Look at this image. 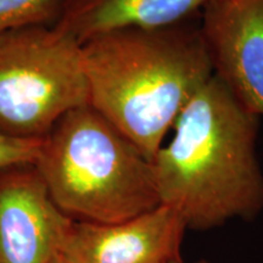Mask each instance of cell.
<instances>
[{
    "instance_id": "6da1fadb",
    "label": "cell",
    "mask_w": 263,
    "mask_h": 263,
    "mask_svg": "<svg viewBox=\"0 0 263 263\" xmlns=\"http://www.w3.org/2000/svg\"><path fill=\"white\" fill-rule=\"evenodd\" d=\"M258 128L259 116L213 76L179 115L173 138L153 161L161 203L176 210L188 229L254 221L263 210Z\"/></svg>"
},
{
    "instance_id": "7a4b0ae2",
    "label": "cell",
    "mask_w": 263,
    "mask_h": 263,
    "mask_svg": "<svg viewBox=\"0 0 263 263\" xmlns=\"http://www.w3.org/2000/svg\"><path fill=\"white\" fill-rule=\"evenodd\" d=\"M90 106L153 162L190 100L213 77L194 18L124 28L82 44Z\"/></svg>"
},
{
    "instance_id": "3957f363",
    "label": "cell",
    "mask_w": 263,
    "mask_h": 263,
    "mask_svg": "<svg viewBox=\"0 0 263 263\" xmlns=\"http://www.w3.org/2000/svg\"><path fill=\"white\" fill-rule=\"evenodd\" d=\"M34 166L55 205L76 222L115 224L161 205L153 162L90 105L55 124Z\"/></svg>"
},
{
    "instance_id": "277c9868",
    "label": "cell",
    "mask_w": 263,
    "mask_h": 263,
    "mask_svg": "<svg viewBox=\"0 0 263 263\" xmlns=\"http://www.w3.org/2000/svg\"><path fill=\"white\" fill-rule=\"evenodd\" d=\"M90 105L82 44L54 26L0 35V133L43 140L74 108Z\"/></svg>"
},
{
    "instance_id": "5b68a950",
    "label": "cell",
    "mask_w": 263,
    "mask_h": 263,
    "mask_svg": "<svg viewBox=\"0 0 263 263\" xmlns=\"http://www.w3.org/2000/svg\"><path fill=\"white\" fill-rule=\"evenodd\" d=\"M73 223L34 164L0 171V263H55Z\"/></svg>"
},
{
    "instance_id": "8992f818",
    "label": "cell",
    "mask_w": 263,
    "mask_h": 263,
    "mask_svg": "<svg viewBox=\"0 0 263 263\" xmlns=\"http://www.w3.org/2000/svg\"><path fill=\"white\" fill-rule=\"evenodd\" d=\"M200 29L213 76L263 116V0H212Z\"/></svg>"
},
{
    "instance_id": "52a82bcc",
    "label": "cell",
    "mask_w": 263,
    "mask_h": 263,
    "mask_svg": "<svg viewBox=\"0 0 263 263\" xmlns=\"http://www.w3.org/2000/svg\"><path fill=\"white\" fill-rule=\"evenodd\" d=\"M188 226L162 205L115 224L76 222L64 251L77 263H171L182 261Z\"/></svg>"
},
{
    "instance_id": "ba28073f",
    "label": "cell",
    "mask_w": 263,
    "mask_h": 263,
    "mask_svg": "<svg viewBox=\"0 0 263 263\" xmlns=\"http://www.w3.org/2000/svg\"><path fill=\"white\" fill-rule=\"evenodd\" d=\"M212 0H62L57 27L80 44L124 28H156L194 18Z\"/></svg>"
},
{
    "instance_id": "9c48e42d",
    "label": "cell",
    "mask_w": 263,
    "mask_h": 263,
    "mask_svg": "<svg viewBox=\"0 0 263 263\" xmlns=\"http://www.w3.org/2000/svg\"><path fill=\"white\" fill-rule=\"evenodd\" d=\"M62 0H0V35L33 25L54 26Z\"/></svg>"
},
{
    "instance_id": "30bf717a",
    "label": "cell",
    "mask_w": 263,
    "mask_h": 263,
    "mask_svg": "<svg viewBox=\"0 0 263 263\" xmlns=\"http://www.w3.org/2000/svg\"><path fill=\"white\" fill-rule=\"evenodd\" d=\"M43 140L24 139L0 133V171L24 164H34Z\"/></svg>"
},
{
    "instance_id": "8fae6325",
    "label": "cell",
    "mask_w": 263,
    "mask_h": 263,
    "mask_svg": "<svg viewBox=\"0 0 263 263\" xmlns=\"http://www.w3.org/2000/svg\"><path fill=\"white\" fill-rule=\"evenodd\" d=\"M55 263H77V262H76L73 258L70 257V256H68V255L66 254V252L64 251V252H62V255L60 256V257L58 258V261L55 262Z\"/></svg>"
},
{
    "instance_id": "7c38bea8",
    "label": "cell",
    "mask_w": 263,
    "mask_h": 263,
    "mask_svg": "<svg viewBox=\"0 0 263 263\" xmlns=\"http://www.w3.org/2000/svg\"><path fill=\"white\" fill-rule=\"evenodd\" d=\"M171 263H183V259H182V261H174V262H171ZM197 263H210V262H207V261H205V259H202V261H199Z\"/></svg>"
}]
</instances>
